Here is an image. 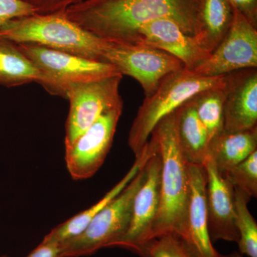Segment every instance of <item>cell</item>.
<instances>
[{"mask_svg":"<svg viewBox=\"0 0 257 257\" xmlns=\"http://www.w3.org/2000/svg\"><path fill=\"white\" fill-rule=\"evenodd\" d=\"M224 131L257 127V69H241L226 74L224 85Z\"/></svg>","mask_w":257,"mask_h":257,"instance_id":"cell-14","label":"cell"},{"mask_svg":"<svg viewBox=\"0 0 257 257\" xmlns=\"http://www.w3.org/2000/svg\"><path fill=\"white\" fill-rule=\"evenodd\" d=\"M160 155V202L153 228V239L174 234H183L189 194V165L177 138L176 113L163 118L151 134Z\"/></svg>","mask_w":257,"mask_h":257,"instance_id":"cell-2","label":"cell"},{"mask_svg":"<svg viewBox=\"0 0 257 257\" xmlns=\"http://www.w3.org/2000/svg\"><path fill=\"white\" fill-rule=\"evenodd\" d=\"M232 18L227 0H202L200 31L194 37L199 46L211 54L227 33Z\"/></svg>","mask_w":257,"mask_h":257,"instance_id":"cell-20","label":"cell"},{"mask_svg":"<svg viewBox=\"0 0 257 257\" xmlns=\"http://www.w3.org/2000/svg\"><path fill=\"white\" fill-rule=\"evenodd\" d=\"M257 150V127L223 133L210 143L209 156L221 175L241 163Z\"/></svg>","mask_w":257,"mask_h":257,"instance_id":"cell-18","label":"cell"},{"mask_svg":"<svg viewBox=\"0 0 257 257\" xmlns=\"http://www.w3.org/2000/svg\"><path fill=\"white\" fill-rule=\"evenodd\" d=\"M145 178L134 198L131 220L126 234L113 247H121L147 257V248L153 240V228L160 202V155L156 152L147 160Z\"/></svg>","mask_w":257,"mask_h":257,"instance_id":"cell-10","label":"cell"},{"mask_svg":"<svg viewBox=\"0 0 257 257\" xmlns=\"http://www.w3.org/2000/svg\"><path fill=\"white\" fill-rule=\"evenodd\" d=\"M250 199L244 193L234 189L236 227L239 234L237 243L239 251L241 254L248 257H257V224L248 209Z\"/></svg>","mask_w":257,"mask_h":257,"instance_id":"cell-22","label":"cell"},{"mask_svg":"<svg viewBox=\"0 0 257 257\" xmlns=\"http://www.w3.org/2000/svg\"><path fill=\"white\" fill-rule=\"evenodd\" d=\"M31 5L37 14H50L57 12L64 11L72 6L84 0H23Z\"/></svg>","mask_w":257,"mask_h":257,"instance_id":"cell-26","label":"cell"},{"mask_svg":"<svg viewBox=\"0 0 257 257\" xmlns=\"http://www.w3.org/2000/svg\"><path fill=\"white\" fill-rule=\"evenodd\" d=\"M202 0H84L64 11L86 31L106 41L137 43L144 25L169 19L195 37L201 29Z\"/></svg>","mask_w":257,"mask_h":257,"instance_id":"cell-1","label":"cell"},{"mask_svg":"<svg viewBox=\"0 0 257 257\" xmlns=\"http://www.w3.org/2000/svg\"><path fill=\"white\" fill-rule=\"evenodd\" d=\"M35 14V10L23 0H0V29L11 20Z\"/></svg>","mask_w":257,"mask_h":257,"instance_id":"cell-25","label":"cell"},{"mask_svg":"<svg viewBox=\"0 0 257 257\" xmlns=\"http://www.w3.org/2000/svg\"><path fill=\"white\" fill-rule=\"evenodd\" d=\"M234 189L248 197L257 196V150L223 175Z\"/></svg>","mask_w":257,"mask_h":257,"instance_id":"cell-23","label":"cell"},{"mask_svg":"<svg viewBox=\"0 0 257 257\" xmlns=\"http://www.w3.org/2000/svg\"><path fill=\"white\" fill-rule=\"evenodd\" d=\"M24 55L43 75L42 87L65 97L69 86L120 74L114 66L32 44H18Z\"/></svg>","mask_w":257,"mask_h":257,"instance_id":"cell-6","label":"cell"},{"mask_svg":"<svg viewBox=\"0 0 257 257\" xmlns=\"http://www.w3.org/2000/svg\"><path fill=\"white\" fill-rule=\"evenodd\" d=\"M219 257H243L242 255L237 252H233L228 255H221L219 253Z\"/></svg>","mask_w":257,"mask_h":257,"instance_id":"cell-29","label":"cell"},{"mask_svg":"<svg viewBox=\"0 0 257 257\" xmlns=\"http://www.w3.org/2000/svg\"><path fill=\"white\" fill-rule=\"evenodd\" d=\"M224 85L203 91L192 98L198 117L211 142L224 131Z\"/></svg>","mask_w":257,"mask_h":257,"instance_id":"cell-21","label":"cell"},{"mask_svg":"<svg viewBox=\"0 0 257 257\" xmlns=\"http://www.w3.org/2000/svg\"><path fill=\"white\" fill-rule=\"evenodd\" d=\"M123 76H111L69 86L65 99L69 102L64 145L68 147L106 112L123 105L119 85Z\"/></svg>","mask_w":257,"mask_h":257,"instance_id":"cell-8","label":"cell"},{"mask_svg":"<svg viewBox=\"0 0 257 257\" xmlns=\"http://www.w3.org/2000/svg\"><path fill=\"white\" fill-rule=\"evenodd\" d=\"M231 8L237 10L255 28H257V0H227Z\"/></svg>","mask_w":257,"mask_h":257,"instance_id":"cell-27","label":"cell"},{"mask_svg":"<svg viewBox=\"0 0 257 257\" xmlns=\"http://www.w3.org/2000/svg\"><path fill=\"white\" fill-rule=\"evenodd\" d=\"M62 247L57 243L42 241L28 257H60Z\"/></svg>","mask_w":257,"mask_h":257,"instance_id":"cell-28","label":"cell"},{"mask_svg":"<svg viewBox=\"0 0 257 257\" xmlns=\"http://www.w3.org/2000/svg\"><path fill=\"white\" fill-rule=\"evenodd\" d=\"M137 43H143L167 52L178 59L184 68L194 70L210 53L199 46L194 37L184 33L169 19H160L144 24L138 31Z\"/></svg>","mask_w":257,"mask_h":257,"instance_id":"cell-15","label":"cell"},{"mask_svg":"<svg viewBox=\"0 0 257 257\" xmlns=\"http://www.w3.org/2000/svg\"><path fill=\"white\" fill-rule=\"evenodd\" d=\"M226 79V75L202 77L185 68L167 75L157 90L145 97L134 119L128 133V145L135 157L143 150L161 120L199 93L223 87Z\"/></svg>","mask_w":257,"mask_h":257,"instance_id":"cell-4","label":"cell"},{"mask_svg":"<svg viewBox=\"0 0 257 257\" xmlns=\"http://www.w3.org/2000/svg\"><path fill=\"white\" fill-rule=\"evenodd\" d=\"M103 62L114 66L121 75L136 79L145 97L151 96L167 75L184 68L178 59L155 47L106 40Z\"/></svg>","mask_w":257,"mask_h":257,"instance_id":"cell-7","label":"cell"},{"mask_svg":"<svg viewBox=\"0 0 257 257\" xmlns=\"http://www.w3.org/2000/svg\"><path fill=\"white\" fill-rule=\"evenodd\" d=\"M155 152L156 144L152 139H149L143 150L136 157L135 163L128 171L126 175L111 190L106 193L104 197L101 198L99 202H96L92 207L88 208L86 210L82 211L68 220L56 226L45 236L42 241L57 243L62 246L79 236L87 227L93 218L124 190L125 187L133 180L139 171L143 168L149 158Z\"/></svg>","mask_w":257,"mask_h":257,"instance_id":"cell-16","label":"cell"},{"mask_svg":"<svg viewBox=\"0 0 257 257\" xmlns=\"http://www.w3.org/2000/svg\"><path fill=\"white\" fill-rule=\"evenodd\" d=\"M122 111L123 105L107 111L69 146L65 147L66 167L74 180L90 178L104 164Z\"/></svg>","mask_w":257,"mask_h":257,"instance_id":"cell-11","label":"cell"},{"mask_svg":"<svg viewBox=\"0 0 257 257\" xmlns=\"http://www.w3.org/2000/svg\"><path fill=\"white\" fill-rule=\"evenodd\" d=\"M190 194L183 234L179 239L192 257H219L209 235L206 187L207 172L203 165H189Z\"/></svg>","mask_w":257,"mask_h":257,"instance_id":"cell-13","label":"cell"},{"mask_svg":"<svg viewBox=\"0 0 257 257\" xmlns=\"http://www.w3.org/2000/svg\"><path fill=\"white\" fill-rule=\"evenodd\" d=\"M203 166L207 172L206 207L211 241L224 240L237 243L234 187L219 172L210 156Z\"/></svg>","mask_w":257,"mask_h":257,"instance_id":"cell-12","label":"cell"},{"mask_svg":"<svg viewBox=\"0 0 257 257\" xmlns=\"http://www.w3.org/2000/svg\"><path fill=\"white\" fill-rule=\"evenodd\" d=\"M227 33L207 60L193 73L202 77H219L257 67V30L237 10Z\"/></svg>","mask_w":257,"mask_h":257,"instance_id":"cell-9","label":"cell"},{"mask_svg":"<svg viewBox=\"0 0 257 257\" xmlns=\"http://www.w3.org/2000/svg\"><path fill=\"white\" fill-rule=\"evenodd\" d=\"M175 113L177 138L186 160L192 165H204L209 156L210 138L198 117L193 99L182 104Z\"/></svg>","mask_w":257,"mask_h":257,"instance_id":"cell-17","label":"cell"},{"mask_svg":"<svg viewBox=\"0 0 257 257\" xmlns=\"http://www.w3.org/2000/svg\"><path fill=\"white\" fill-rule=\"evenodd\" d=\"M3 257H8V256H3Z\"/></svg>","mask_w":257,"mask_h":257,"instance_id":"cell-30","label":"cell"},{"mask_svg":"<svg viewBox=\"0 0 257 257\" xmlns=\"http://www.w3.org/2000/svg\"><path fill=\"white\" fill-rule=\"evenodd\" d=\"M147 257H192L178 236L164 235L152 240L147 248Z\"/></svg>","mask_w":257,"mask_h":257,"instance_id":"cell-24","label":"cell"},{"mask_svg":"<svg viewBox=\"0 0 257 257\" xmlns=\"http://www.w3.org/2000/svg\"><path fill=\"white\" fill-rule=\"evenodd\" d=\"M144 167L124 190L93 218L82 234L61 246L60 257L89 256L101 248L113 247L126 234L134 198L145 178Z\"/></svg>","mask_w":257,"mask_h":257,"instance_id":"cell-5","label":"cell"},{"mask_svg":"<svg viewBox=\"0 0 257 257\" xmlns=\"http://www.w3.org/2000/svg\"><path fill=\"white\" fill-rule=\"evenodd\" d=\"M43 75L18 44L0 37V86L15 87L29 83L41 84Z\"/></svg>","mask_w":257,"mask_h":257,"instance_id":"cell-19","label":"cell"},{"mask_svg":"<svg viewBox=\"0 0 257 257\" xmlns=\"http://www.w3.org/2000/svg\"><path fill=\"white\" fill-rule=\"evenodd\" d=\"M64 11L11 20L0 29V37L103 62L105 40L71 21Z\"/></svg>","mask_w":257,"mask_h":257,"instance_id":"cell-3","label":"cell"}]
</instances>
